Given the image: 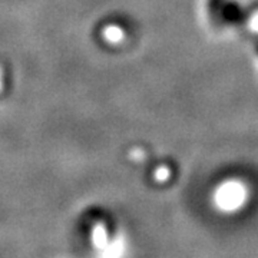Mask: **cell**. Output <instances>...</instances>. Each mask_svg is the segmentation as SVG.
<instances>
[{
    "label": "cell",
    "instance_id": "6da1fadb",
    "mask_svg": "<svg viewBox=\"0 0 258 258\" xmlns=\"http://www.w3.org/2000/svg\"><path fill=\"white\" fill-rule=\"evenodd\" d=\"M208 13L221 26H241L249 20L247 9L237 0H208Z\"/></svg>",
    "mask_w": 258,
    "mask_h": 258
},
{
    "label": "cell",
    "instance_id": "7a4b0ae2",
    "mask_svg": "<svg viewBox=\"0 0 258 258\" xmlns=\"http://www.w3.org/2000/svg\"><path fill=\"white\" fill-rule=\"evenodd\" d=\"M215 200L222 210H235L244 201V189L240 184L227 182L218 189Z\"/></svg>",
    "mask_w": 258,
    "mask_h": 258
},
{
    "label": "cell",
    "instance_id": "3957f363",
    "mask_svg": "<svg viewBox=\"0 0 258 258\" xmlns=\"http://www.w3.org/2000/svg\"><path fill=\"white\" fill-rule=\"evenodd\" d=\"M257 53H258V45H257Z\"/></svg>",
    "mask_w": 258,
    "mask_h": 258
}]
</instances>
